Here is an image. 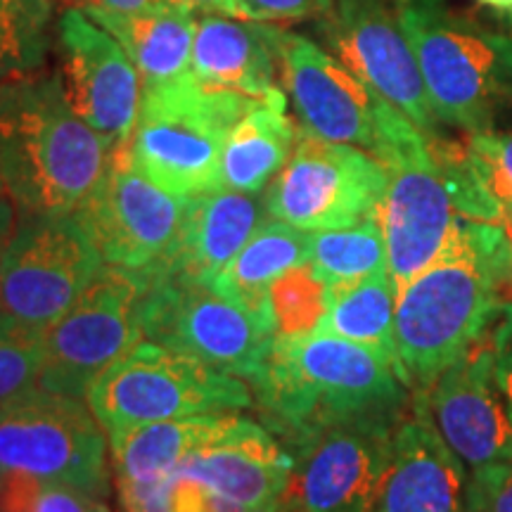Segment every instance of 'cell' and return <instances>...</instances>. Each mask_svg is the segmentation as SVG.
Masks as SVG:
<instances>
[{
	"label": "cell",
	"mask_w": 512,
	"mask_h": 512,
	"mask_svg": "<svg viewBox=\"0 0 512 512\" xmlns=\"http://www.w3.org/2000/svg\"><path fill=\"white\" fill-rule=\"evenodd\" d=\"M249 384L261 425L290 456L328 427L401 422L413 406L387 358L328 332L275 337Z\"/></svg>",
	"instance_id": "1"
},
{
	"label": "cell",
	"mask_w": 512,
	"mask_h": 512,
	"mask_svg": "<svg viewBox=\"0 0 512 512\" xmlns=\"http://www.w3.org/2000/svg\"><path fill=\"white\" fill-rule=\"evenodd\" d=\"M512 285V242L496 223L465 221L444 254L396 294L399 377L427 394L498 320L501 290Z\"/></svg>",
	"instance_id": "2"
},
{
	"label": "cell",
	"mask_w": 512,
	"mask_h": 512,
	"mask_svg": "<svg viewBox=\"0 0 512 512\" xmlns=\"http://www.w3.org/2000/svg\"><path fill=\"white\" fill-rule=\"evenodd\" d=\"M114 145L83 121L60 72L0 83V181L22 214H72L110 169Z\"/></svg>",
	"instance_id": "3"
},
{
	"label": "cell",
	"mask_w": 512,
	"mask_h": 512,
	"mask_svg": "<svg viewBox=\"0 0 512 512\" xmlns=\"http://www.w3.org/2000/svg\"><path fill=\"white\" fill-rule=\"evenodd\" d=\"M437 121L467 136L491 131L512 95V36L448 0H394Z\"/></svg>",
	"instance_id": "4"
},
{
	"label": "cell",
	"mask_w": 512,
	"mask_h": 512,
	"mask_svg": "<svg viewBox=\"0 0 512 512\" xmlns=\"http://www.w3.org/2000/svg\"><path fill=\"white\" fill-rule=\"evenodd\" d=\"M373 155L389 176L377 216L387 242V273L399 292L453 245L470 219L460 214L432 138L387 100L380 105Z\"/></svg>",
	"instance_id": "5"
},
{
	"label": "cell",
	"mask_w": 512,
	"mask_h": 512,
	"mask_svg": "<svg viewBox=\"0 0 512 512\" xmlns=\"http://www.w3.org/2000/svg\"><path fill=\"white\" fill-rule=\"evenodd\" d=\"M259 98L202 86L195 76L143 88L126 152L140 174L181 197L219 190L221 152Z\"/></svg>",
	"instance_id": "6"
},
{
	"label": "cell",
	"mask_w": 512,
	"mask_h": 512,
	"mask_svg": "<svg viewBox=\"0 0 512 512\" xmlns=\"http://www.w3.org/2000/svg\"><path fill=\"white\" fill-rule=\"evenodd\" d=\"M86 401L107 437H114L152 422L238 413L254 396L242 377L143 339L95 377Z\"/></svg>",
	"instance_id": "7"
},
{
	"label": "cell",
	"mask_w": 512,
	"mask_h": 512,
	"mask_svg": "<svg viewBox=\"0 0 512 512\" xmlns=\"http://www.w3.org/2000/svg\"><path fill=\"white\" fill-rule=\"evenodd\" d=\"M140 302L145 339L183 351L223 373L252 380L264 366L275 325L235 302L207 280L190 278L169 266L147 268Z\"/></svg>",
	"instance_id": "8"
},
{
	"label": "cell",
	"mask_w": 512,
	"mask_h": 512,
	"mask_svg": "<svg viewBox=\"0 0 512 512\" xmlns=\"http://www.w3.org/2000/svg\"><path fill=\"white\" fill-rule=\"evenodd\" d=\"M0 475H24L107 498L110 439L86 399L36 387L0 408Z\"/></svg>",
	"instance_id": "9"
},
{
	"label": "cell",
	"mask_w": 512,
	"mask_h": 512,
	"mask_svg": "<svg viewBox=\"0 0 512 512\" xmlns=\"http://www.w3.org/2000/svg\"><path fill=\"white\" fill-rule=\"evenodd\" d=\"M105 266L91 230L72 214L17 211L0 259V311L48 330Z\"/></svg>",
	"instance_id": "10"
},
{
	"label": "cell",
	"mask_w": 512,
	"mask_h": 512,
	"mask_svg": "<svg viewBox=\"0 0 512 512\" xmlns=\"http://www.w3.org/2000/svg\"><path fill=\"white\" fill-rule=\"evenodd\" d=\"M147 271L102 266L72 309L46 330V366L38 387L86 399L95 377L145 339L140 302Z\"/></svg>",
	"instance_id": "11"
},
{
	"label": "cell",
	"mask_w": 512,
	"mask_h": 512,
	"mask_svg": "<svg viewBox=\"0 0 512 512\" xmlns=\"http://www.w3.org/2000/svg\"><path fill=\"white\" fill-rule=\"evenodd\" d=\"M387 183V169L375 155L302 133L268 183L266 214L309 233L347 228L377 214Z\"/></svg>",
	"instance_id": "12"
},
{
	"label": "cell",
	"mask_w": 512,
	"mask_h": 512,
	"mask_svg": "<svg viewBox=\"0 0 512 512\" xmlns=\"http://www.w3.org/2000/svg\"><path fill=\"white\" fill-rule=\"evenodd\" d=\"M188 200L140 174L126 147H119L98 188L76 211L107 266L147 271L176 252Z\"/></svg>",
	"instance_id": "13"
},
{
	"label": "cell",
	"mask_w": 512,
	"mask_h": 512,
	"mask_svg": "<svg viewBox=\"0 0 512 512\" xmlns=\"http://www.w3.org/2000/svg\"><path fill=\"white\" fill-rule=\"evenodd\" d=\"M323 19V36L339 60L425 136H437V117L394 0H332Z\"/></svg>",
	"instance_id": "14"
},
{
	"label": "cell",
	"mask_w": 512,
	"mask_h": 512,
	"mask_svg": "<svg viewBox=\"0 0 512 512\" xmlns=\"http://www.w3.org/2000/svg\"><path fill=\"white\" fill-rule=\"evenodd\" d=\"M268 34L278 55L280 81L302 133L375 152L380 95L339 57L306 36L273 27L271 22Z\"/></svg>",
	"instance_id": "15"
},
{
	"label": "cell",
	"mask_w": 512,
	"mask_h": 512,
	"mask_svg": "<svg viewBox=\"0 0 512 512\" xmlns=\"http://www.w3.org/2000/svg\"><path fill=\"white\" fill-rule=\"evenodd\" d=\"M399 425L347 422L297 448L283 494L290 512H368L392 463Z\"/></svg>",
	"instance_id": "16"
},
{
	"label": "cell",
	"mask_w": 512,
	"mask_h": 512,
	"mask_svg": "<svg viewBox=\"0 0 512 512\" xmlns=\"http://www.w3.org/2000/svg\"><path fill=\"white\" fill-rule=\"evenodd\" d=\"M55 43L57 72L69 105L93 131L110 140L114 150L126 147L143 100L136 64L117 38L81 8H69L57 17Z\"/></svg>",
	"instance_id": "17"
},
{
	"label": "cell",
	"mask_w": 512,
	"mask_h": 512,
	"mask_svg": "<svg viewBox=\"0 0 512 512\" xmlns=\"http://www.w3.org/2000/svg\"><path fill=\"white\" fill-rule=\"evenodd\" d=\"M420 396L434 430L465 467L512 460V418L496 380L491 332Z\"/></svg>",
	"instance_id": "18"
},
{
	"label": "cell",
	"mask_w": 512,
	"mask_h": 512,
	"mask_svg": "<svg viewBox=\"0 0 512 512\" xmlns=\"http://www.w3.org/2000/svg\"><path fill=\"white\" fill-rule=\"evenodd\" d=\"M294 460L261 422L235 413L230 425L178 465L176 479L209 491L214 512H247L285 494Z\"/></svg>",
	"instance_id": "19"
},
{
	"label": "cell",
	"mask_w": 512,
	"mask_h": 512,
	"mask_svg": "<svg viewBox=\"0 0 512 512\" xmlns=\"http://www.w3.org/2000/svg\"><path fill=\"white\" fill-rule=\"evenodd\" d=\"M465 482V465L413 394L411 411L394 434L392 463L368 512H465Z\"/></svg>",
	"instance_id": "20"
},
{
	"label": "cell",
	"mask_w": 512,
	"mask_h": 512,
	"mask_svg": "<svg viewBox=\"0 0 512 512\" xmlns=\"http://www.w3.org/2000/svg\"><path fill=\"white\" fill-rule=\"evenodd\" d=\"M190 72L202 86L266 98L280 88L268 22L204 12L195 27Z\"/></svg>",
	"instance_id": "21"
},
{
	"label": "cell",
	"mask_w": 512,
	"mask_h": 512,
	"mask_svg": "<svg viewBox=\"0 0 512 512\" xmlns=\"http://www.w3.org/2000/svg\"><path fill=\"white\" fill-rule=\"evenodd\" d=\"M264 211V200L230 188L190 197L181 242L162 266L214 283L261 226Z\"/></svg>",
	"instance_id": "22"
},
{
	"label": "cell",
	"mask_w": 512,
	"mask_h": 512,
	"mask_svg": "<svg viewBox=\"0 0 512 512\" xmlns=\"http://www.w3.org/2000/svg\"><path fill=\"white\" fill-rule=\"evenodd\" d=\"M79 8L112 34L136 64L143 88L162 86L190 74L195 12H119L95 3Z\"/></svg>",
	"instance_id": "23"
},
{
	"label": "cell",
	"mask_w": 512,
	"mask_h": 512,
	"mask_svg": "<svg viewBox=\"0 0 512 512\" xmlns=\"http://www.w3.org/2000/svg\"><path fill=\"white\" fill-rule=\"evenodd\" d=\"M297 126L287 114V95L275 88L259 98L230 128L221 152L223 188L259 195L280 174L297 145Z\"/></svg>",
	"instance_id": "24"
},
{
	"label": "cell",
	"mask_w": 512,
	"mask_h": 512,
	"mask_svg": "<svg viewBox=\"0 0 512 512\" xmlns=\"http://www.w3.org/2000/svg\"><path fill=\"white\" fill-rule=\"evenodd\" d=\"M235 413H207L178 418L136 430L119 432L110 439L114 484L174 482L178 465L195 448L209 444L226 430Z\"/></svg>",
	"instance_id": "25"
},
{
	"label": "cell",
	"mask_w": 512,
	"mask_h": 512,
	"mask_svg": "<svg viewBox=\"0 0 512 512\" xmlns=\"http://www.w3.org/2000/svg\"><path fill=\"white\" fill-rule=\"evenodd\" d=\"M311 261V233L290 223L268 219L254 230L247 245L216 275L211 285L261 318L273 320L271 285L280 275Z\"/></svg>",
	"instance_id": "26"
},
{
	"label": "cell",
	"mask_w": 512,
	"mask_h": 512,
	"mask_svg": "<svg viewBox=\"0 0 512 512\" xmlns=\"http://www.w3.org/2000/svg\"><path fill=\"white\" fill-rule=\"evenodd\" d=\"M396 285L387 271L330 287V304L316 332L363 344L392 363L399 375L394 318Z\"/></svg>",
	"instance_id": "27"
},
{
	"label": "cell",
	"mask_w": 512,
	"mask_h": 512,
	"mask_svg": "<svg viewBox=\"0 0 512 512\" xmlns=\"http://www.w3.org/2000/svg\"><path fill=\"white\" fill-rule=\"evenodd\" d=\"M309 264L330 287L387 271V242L380 216H368L347 228L311 233Z\"/></svg>",
	"instance_id": "28"
},
{
	"label": "cell",
	"mask_w": 512,
	"mask_h": 512,
	"mask_svg": "<svg viewBox=\"0 0 512 512\" xmlns=\"http://www.w3.org/2000/svg\"><path fill=\"white\" fill-rule=\"evenodd\" d=\"M55 27L53 0H0V83L46 67Z\"/></svg>",
	"instance_id": "29"
},
{
	"label": "cell",
	"mask_w": 512,
	"mask_h": 512,
	"mask_svg": "<svg viewBox=\"0 0 512 512\" xmlns=\"http://www.w3.org/2000/svg\"><path fill=\"white\" fill-rule=\"evenodd\" d=\"M46 366V330L0 311V408L41 382Z\"/></svg>",
	"instance_id": "30"
},
{
	"label": "cell",
	"mask_w": 512,
	"mask_h": 512,
	"mask_svg": "<svg viewBox=\"0 0 512 512\" xmlns=\"http://www.w3.org/2000/svg\"><path fill=\"white\" fill-rule=\"evenodd\" d=\"M330 304V285L311 264L297 266L271 285V309L278 337L316 332Z\"/></svg>",
	"instance_id": "31"
},
{
	"label": "cell",
	"mask_w": 512,
	"mask_h": 512,
	"mask_svg": "<svg viewBox=\"0 0 512 512\" xmlns=\"http://www.w3.org/2000/svg\"><path fill=\"white\" fill-rule=\"evenodd\" d=\"M463 152L496 223L512 242V133L484 131L467 136Z\"/></svg>",
	"instance_id": "32"
},
{
	"label": "cell",
	"mask_w": 512,
	"mask_h": 512,
	"mask_svg": "<svg viewBox=\"0 0 512 512\" xmlns=\"http://www.w3.org/2000/svg\"><path fill=\"white\" fill-rule=\"evenodd\" d=\"M0 512H112L105 498L24 475H0Z\"/></svg>",
	"instance_id": "33"
},
{
	"label": "cell",
	"mask_w": 512,
	"mask_h": 512,
	"mask_svg": "<svg viewBox=\"0 0 512 512\" xmlns=\"http://www.w3.org/2000/svg\"><path fill=\"white\" fill-rule=\"evenodd\" d=\"M465 512H512V460L486 463L470 472Z\"/></svg>",
	"instance_id": "34"
},
{
	"label": "cell",
	"mask_w": 512,
	"mask_h": 512,
	"mask_svg": "<svg viewBox=\"0 0 512 512\" xmlns=\"http://www.w3.org/2000/svg\"><path fill=\"white\" fill-rule=\"evenodd\" d=\"M240 5L254 22H299L323 17L332 8V0H240Z\"/></svg>",
	"instance_id": "35"
},
{
	"label": "cell",
	"mask_w": 512,
	"mask_h": 512,
	"mask_svg": "<svg viewBox=\"0 0 512 512\" xmlns=\"http://www.w3.org/2000/svg\"><path fill=\"white\" fill-rule=\"evenodd\" d=\"M491 344H494L496 380L512 418V304L508 302H503L501 313H498Z\"/></svg>",
	"instance_id": "36"
},
{
	"label": "cell",
	"mask_w": 512,
	"mask_h": 512,
	"mask_svg": "<svg viewBox=\"0 0 512 512\" xmlns=\"http://www.w3.org/2000/svg\"><path fill=\"white\" fill-rule=\"evenodd\" d=\"M171 512H214L209 491L195 479H176Z\"/></svg>",
	"instance_id": "37"
},
{
	"label": "cell",
	"mask_w": 512,
	"mask_h": 512,
	"mask_svg": "<svg viewBox=\"0 0 512 512\" xmlns=\"http://www.w3.org/2000/svg\"><path fill=\"white\" fill-rule=\"evenodd\" d=\"M83 3H95V5H102V8L119 10V12H159V10L195 12L188 0H83Z\"/></svg>",
	"instance_id": "38"
},
{
	"label": "cell",
	"mask_w": 512,
	"mask_h": 512,
	"mask_svg": "<svg viewBox=\"0 0 512 512\" xmlns=\"http://www.w3.org/2000/svg\"><path fill=\"white\" fill-rule=\"evenodd\" d=\"M188 3L192 5V10L216 12V15L247 19L245 10H242V5H240V0H188Z\"/></svg>",
	"instance_id": "39"
},
{
	"label": "cell",
	"mask_w": 512,
	"mask_h": 512,
	"mask_svg": "<svg viewBox=\"0 0 512 512\" xmlns=\"http://www.w3.org/2000/svg\"><path fill=\"white\" fill-rule=\"evenodd\" d=\"M17 207L12 204L10 197H0V259H3V249L8 245V238L15 228Z\"/></svg>",
	"instance_id": "40"
},
{
	"label": "cell",
	"mask_w": 512,
	"mask_h": 512,
	"mask_svg": "<svg viewBox=\"0 0 512 512\" xmlns=\"http://www.w3.org/2000/svg\"><path fill=\"white\" fill-rule=\"evenodd\" d=\"M247 512H290V508H287L283 496H280V498H273V501H268L264 505H256V508L247 510Z\"/></svg>",
	"instance_id": "41"
},
{
	"label": "cell",
	"mask_w": 512,
	"mask_h": 512,
	"mask_svg": "<svg viewBox=\"0 0 512 512\" xmlns=\"http://www.w3.org/2000/svg\"><path fill=\"white\" fill-rule=\"evenodd\" d=\"M477 3L498 12H512V0H477Z\"/></svg>",
	"instance_id": "42"
},
{
	"label": "cell",
	"mask_w": 512,
	"mask_h": 512,
	"mask_svg": "<svg viewBox=\"0 0 512 512\" xmlns=\"http://www.w3.org/2000/svg\"><path fill=\"white\" fill-rule=\"evenodd\" d=\"M0 197H8V195H5V188H3V181H0Z\"/></svg>",
	"instance_id": "43"
},
{
	"label": "cell",
	"mask_w": 512,
	"mask_h": 512,
	"mask_svg": "<svg viewBox=\"0 0 512 512\" xmlns=\"http://www.w3.org/2000/svg\"><path fill=\"white\" fill-rule=\"evenodd\" d=\"M508 22H510V29H512V12H508Z\"/></svg>",
	"instance_id": "44"
},
{
	"label": "cell",
	"mask_w": 512,
	"mask_h": 512,
	"mask_svg": "<svg viewBox=\"0 0 512 512\" xmlns=\"http://www.w3.org/2000/svg\"><path fill=\"white\" fill-rule=\"evenodd\" d=\"M76 3H79V5H81V3H83V0H76Z\"/></svg>",
	"instance_id": "45"
}]
</instances>
